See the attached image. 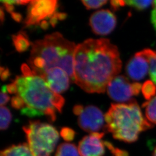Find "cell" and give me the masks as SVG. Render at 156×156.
Returning a JSON list of instances; mask_svg holds the SVG:
<instances>
[{
    "instance_id": "1",
    "label": "cell",
    "mask_w": 156,
    "mask_h": 156,
    "mask_svg": "<svg viewBox=\"0 0 156 156\" xmlns=\"http://www.w3.org/2000/svg\"><path fill=\"white\" fill-rule=\"evenodd\" d=\"M122 67L117 46L108 39H88L76 45L73 57L75 83L87 93H105Z\"/></svg>"
},
{
    "instance_id": "2",
    "label": "cell",
    "mask_w": 156,
    "mask_h": 156,
    "mask_svg": "<svg viewBox=\"0 0 156 156\" xmlns=\"http://www.w3.org/2000/svg\"><path fill=\"white\" fill-rule=\"evenodd\" d=\"M28 63L31 71L42 78L53 69L60 68L75 83L73 57L76 45L58 32L46 35L31 44Z\"/></svg>"
},
{
    "instance_id": "3",
    "label": "cell",
    "mask_w": 156,
    "mask_h": 156,
    "mask_svg": "<svg viewBox=\"0 0 156 156\" xmlns=\"http://www.w3.org/2000/svg\"><path fill=\"white\" fill-rule=\"evenodd\" d=\"M23 75L13 81L16 86L17 95L26 106L34 108L46 115L51 122L56 120V111L62 113L65 100L53 91L43 78L35 74L27 64L21 67Z\"/></svg>"
},
{
    "instance_id": "4",
    "label": "cell",
    "mask_w": 156,
    "mask_h": 156,
    "mask_svg": "<svg viewBox=\"0 0 156 156\" xmlns=\"http://www.w3.org/2000/svg\"><path fill=\"white\" fill-rule=\"evenodd\" d=\"M105 130L115 139L126 143L135 142L140 133L152 127L134 99L127 104H112L105 115Z\"/></svg>"
},
{
    "instance_id": "5",
    "label": "cell",
    "mask_w": 156,
    "mask_h": 156,
    "mask_svg": "<svg viewBox=\"0 0 156 156\" xmlns=\"http://www.w3.org/2000/svg\"><path fill=\"white\" fill-rule=\"evenodd\" d=\"M23 129L34 156H50L59 140V134L55 127L39 120H30Z\"/></svg>"
},
{
    "instance_id": "6",
    "label": "cell",
    "mask_w": 156,
    "mask_h": 156,
    "mask_svg": "<svg viewBox=\"0 0 156 156\" xmlns=\"http://www.w3.org/2000/svg\"><path fill=\"white\" fill-rule=\"evenodd\" d=\"M142 86L137 82L131 83L128 78L123 75H117L108 84L106 91L113 100L128 103L134 100L133 96L140 93Z\"/></svg>"
},
{
    "instance_id": "7",
    "label": "cell",
    "mask_w": 156,
    "mask_h": 156,
    "mask_svg": "<svg viewBox=\"0 0 156 156\" xmlns=\"http://www.w3.org/2000/svg\"><path fill=\"white\" fill-rule=\"evenodd\" d=\"M56 0H33L28 4L27 14L24 20L26 26L37 25L56 13Z\"/></svg>"
},
{
    "instance_id": "8",
    "label": "cell",
    "mask_w": 156,
    "mask_h": 156,
    "mask_svg": "<svg viewBox=\"0 0 156 156\" xmlns=\"http://www.w3.org/2000/svg\"><path fill=\"white\" fill-rule=\"evenodd\" d=\"M78 124L83 130L87 133H100L105 129V116L100 109L93 105L84 107L83 110L78 116Z\"/></svg>"
},
{
    "instance_id": "9",
    "label": "cell",
    "mask_w": 156,
    "mask_h": 156,
    "mask_svg": "<svg viewBox=\"0 0 156 156\" xmlns=\"http://www.w3.org/2000/svg\"><path fill=\"white\" fill-rule=\"evenodd\" d=\"M90 25L95 34L106 35L115 28L116 17L113 13L107 9L95 12L90 18Z\"/></svg>"
},
{
    "instance_id": "10",
    "label": "cell",
    "mask_w": 156,
    "mask_h": 156,
    "mask_svg": "<svg viewBox=\"0 0 156 156\" xmlns=\"http://www.w3.org/2000/svg\"><path fill=\"white\" fill-rule=\"evenodd\" d=\"M104 133H94L83 137L79 143L78 151L80 156H103L105 144L102 138Z\"/></svg>"
},
{
    "instance_id": "11",
    "label": "cell",
    "mask_w": 156,
    "mask_h": 156,
    "mask_svg": "<svg viewBox=\"0 0 156 156\" xmlns=\"http://www.w3.org/2000/svg\"><path fill=\"white\" fill-rule=\"evenodd\" d=\"M150 69L149 62L142 51L137 52L128 62L126 73L133 80L138 81L145 78Z\"/></svg>"
},
{
    "instance_id": "12",
    "label": "cell",
    "mask_w": 156,
    "mask_h": 156,
    "mask_svg": "<svg viewBox=\"0 0 156 156\" xmlns=\"http://www.w3.org/2000/svg\"><path fill=\"white\" fill-rule=\"evenodd\" d=\"M42 78L50 89L57 94L66 91L71 81L67 73L60 68L51 69Z\"/></svg>"
},
{
    "instance_id": "13",
    "label": "cell",
    "mask_w": 156,
    "mask_h": 156,
    "mask_svg": "<svg viewBox=\"0 0 156 156\" xmlns=\"http://www.w3.org/2000/svg\"><path fill=\"white\" fill-rule=\"evenodd\" d=\"M0 156H35L26 143L13 145L1 151Z\"/></svg>"
},
{
    "instance_id": "14",
    "label": "cell",
    "mask_w": 156,
    "mask_h": 156,
    "mask_svg": "<svg viewBox=\"0 0 156 156\" xmlns=\"http://www.w3.org/2000/svg\"><path fill=\"white\" fill-rule=\"evenodd\" d=\"M12 41L15 49L20 53L26 51L31 45L27 35L24 33L12 35Z\"/></svg>"
},
{
    "instance_id": "15",
    "label": "cell",
    "mask_w": 156,
    "mask_h": 156,
    "mask_svg": "<svg viewBox=\"0 0 156 156\" xmlns=\"http://www.w3.org/2000/svg\"><path fill=\"white\" fill-rule=\"evenodd\" d=\"M55 156H80L76 146L70 143H62L57 149Z\"/></svg>"
},
{
    "instance_id": "16",
    "label": "cell",
    "mask_w": 156,
    "mask_h": 156,
    "mask_svg": "<svg viewBox=\"0 0 156 156\" xmlns=\"http://www.w3.org/2000/svg\"><path fill=\"white\" fill-rule=\"evenodd\" d=\"M145 108V115L147 120L151 123L156 124V96L143 105Z\"/></svg>"
},
{
    "instance_id": "17",
    "label": "cell",
    "mask_w": 156,
    "mask_h": 156,
    "mask_svg": "<svg viewBox=\"0 0 156 156\" xmlns=\"http://www.w3.org/2000/svg\"><path fill=\"white\" fill-rule=\"evenodd\" d=\"M149 62V73L152 81L156 84V53L150 49L142 50Z\"/></svg>"
},
{
    "instance_id": "18",
    "label": "cell",
    "mask_w": 156,
    "mask_h": 156,
    "mask_svg": "<svg viewBox=\"0 0 156 156\" xmlns=\"http://www.w3.org/2000/svg\"><path fill=\"white\" fill-rule=\"evenodd\" d=\"M0 117V129L1 130H6L9 127L12 120L11 113L6 106H1Z\"/></svg>"
},
{
    "instance_id": "19",
    "label": "cell",
    "mask_w": 156,
    "mask_h": 156,
    "mask_svg": "<svg viewBox=\"0 0 156 156\" xmlns=\"http://www.w3.org/2000/svg\"><path fill=\"white\" fill-rule=\"evenodd\" d=\"M141 91L145 99L147 100H151L156 94V85L153 81L147 80L143 84Z\"/></svg>"
},
{
    "instance_id": "20",
    "label": "cell",
    "mask_w": 156,
    "mask_h": 156,
    "mask_svg": "<svg viewBox=\"0 0 156 156\" xmlns=\"http://www.w3.org/2000/svg\"><path fill=\"white\" fill-rule=\"evenodd\" d=\"M125 4L130 6L138 11L145 10L154 4L153 1H140V0H128L124 1Z\"/></svg>"
},
{
    "instance_id": "21",
    "label": "cell",
    "mask_w": 156,
    "mask_h": 156,
    "mask_svg": "<svg viewBox=\"0 0 156 156\" xmlns=\"http://www.w3.org/2000/svg\"><path fill=\"white\" fill-rule=\"evenodd\" d=\"M75 131L69 127H63L60 131V135L62 138L67 142L72 141L75 136Z\"/></svg>"
},
{
    "instance_id": "22",
    "label": "cell",
    "mask_w": 156,
    "mask_h": 156,
    "mask_svg": "<svg viewBox=\"0 0 156 156\" xmlns=\"http://www.w3.org/2000/svg\"><path fill=\"white\" fill-rule=\"evenodd\" d=\"M105 0H96V1H82L84 5L87 9H97L107 3Z\"/></svg>"
},
{
    "instance_id": "23",
    "label": "cell",
    "mask_w": 156,
    "mask_h": 156,
    "mask_svg": "<svg viewBox=\"0 0 156 156\" xmlns=\"http://www.w3.org/2000/svg\"><path fill=\"white\" fill-rule=\"evenodd\" d=\"M104 144L108 147V149L111 151L113 156H128L127 152L117 147H115L111 142H109L108 141H104Z\"/></svg>"
},
{
    "instance_id": "24",
    "label": "cell",
    "mask_w": 156,
    "mask_h": 156,
    "mask_svg": "<svg viewBox=\"0 0 156 156\" xmlns=\"http://www.w3.org/2000/svg\"><path fill=\"white\" fill-rule=\"evenodd\" d=\"M21 114L23 115H25L28 117H36V116H41L44 115L42 112L39 111L28 106H25L24 108L21 110Z\"/></svg>"
},
{
    "instance_id": "25",
    "label": "cell",
    "mask_w": 156,
    "mask_h": 156,
    "mask_svg": "<svg viewBox=\"0 0 156 156\" xmlns=\"http://www.w3.org/2000/svg\"><path fill=\"white\" fill-rule=\"evenodd\" d=\"M11 105L13 108L19 109L24 108L26 105L24 101L21 97L18 95H16L12 97L11 99Z\"/></svg>"
},
{
    "instance_id": "26",
    "label": "cell",
    "mask_w": 156,
    "mask_h": 156,
    "mask_svg": "<svg viewBox=\"0 0 156 156\" xmlns=\"http://www.w3.org/2000/svg\"><path fill=\"white\" fill-rule=\"evenodd\" d=\"M125 1H118V0H115V1H111V5L112 8L114 11H116L119 9L121 6L125 5Z\"/></svg>"
},
{
    "instance_id": "27",
    "label": "cell",
    "mask_w": 156,
    "mask_h": 156,
    "mask_svg": "<svg viewBox=\"0 0 156 156\" xmlns=\"http://www.w3.org/2000/svg\"><path fill=\"white\" fill-rule=\"evenodd\" d=\"M151 22L156 31V1H154L153 9L151 14Z\"/></svg>"
},
{
    "instance_id": "28",
    "label": "cell",
    "mask_w": 156,
    "mask_h": 156,
    "mask_svg": "<svg viewBox=\"0 0 156 156\" xmlns=\"http://www.w3.org/2000/svg\"><path fill=\"white\" fill-rule=\"evenodd\" d=\"M10 76V72L8 68L1 67V80H6Z\"/></svg>"
},
{
    "instance_id": "29",
    "label": "cell",
    "mask_w": 156,
    "mask_h": 156,
    "mask_svg": "<svg viewBox=\"0 0 156 156\" xmlns=\"http://www.w3.org/2000/svg\"><path fill=\"white\" fill-rule=\"evenodd\" d=\"M7 92L10 94H17L16 86L15 83L13 82L12 83L6 85Z\"/></svg>"
},
{
    "instance_id": "30",
    "label": "cell",
    "mask_w": 156,
    "mask_h": 156,
    "mask_svg": "<svg viewBox=\"0 0 156 156\" xmlns=\"http://www.w3.org/2000/svg\"><path fill=\"white\" fill-rule=\"evenodd\" d=\"M9 99H10V97L8 95L1 92V101H0L1 106H4V105L6 104L9 101Z\"/></svg>"
},
{
    "instance_id": "31",
    "label": "cell",
    "mask_w": 156,
    "mask_h": 156,
    "mask_svg": "<svg viewBox=\"0 0 156 156\" xmlns=\"http://www.w3.org/2000/svg\"><path fill=\"white\" fill-rule=\"evenodd\" d=\"M1 2L2 3H3L4 7L7 11L9 12L10 13L13 12V10H14V5H13L8 3L6 1H1Z\"/></svg>"
},
{
    "instance_id": "32",
    "label": "cell",
    "mask_w": 156,
    "mask_h": 156,
    "mask_svg": "<svg viewBox=\"0 0 156 156\" xmlns=\"http://www.w3.org/2000/svg\"><path fill=\"white\" fill-rule=\"evenodd\" d=\"M84 107L83 106L81 105H76L75 106H74L73 108V113L75 115L79 116L82 111L83 110Z\"/></svg>"
},
{
    "instance_id": "33",
    "label": "cell",
    "mask_w": 156,
    "mask_h": 156,
    "mask_svg": "<svg viewBox=\"0 0 156 156\" xmlns=\"http://www.w3.org/2000/svg\"><path fill=\"white\" fill-rule=\"evenodd\" d=\"M11 14L12 17L15 21H16L17 22H20L22 20V15H21L20 13L13 12H12Z\"/></svg>"
},
{
    "instance_id": "34",
    "label": "cell",
    "mask_w": 156,
    "mask_h": 156,
    "mask_svg": "<svg viewBox=\"0 0 156 156\" xmlns=\"http://www.w3.org/2000/svg\"><path fill=\"white\" fill-rule=\"evenodd\" d=\"M50 24L53 26V27H55L56 26L57 21L58 20V19L57 16V15H56V13H55L53 15H52L50 17Z\"/></svg>"
},
{
    "instance_id": "35",
    "label": "cell",
    "mask_w": 156,
    "mask_h": 156,
    "mask_svg": "<svg viewBox=\"0 0 156 156\" xmlns=\"http://www.w3.org/2000/svg\"><path fill=\"white\" fill-rule=\"evenodd\" d=\"M40 25H41L42 28H43V29H45V30L47 29V28H48V27H49V24L46 20L42 21L41 23L40 24Z\"/></svg>"
},
{
    "instance_id": "36",
    "label": "cell",
    "mask_w": 156,
    "mask_h": 156,
    "mask_svg": "<svg viewBox=\"0 0 156 156\" xmlns=\"http://www.w3.org/2000/svg\"><path fill=\"white\" fill-rule=\"evenodd\" d=\"M0 19H1V23H2L4 19V13L3 12L2 8H1V13H0Z\"/></svg>"
},
{
    "instance_id": "37",
    "label": "cell",
    "mask_w": 156,
    "mask_h": 156,
    "mask_svg": "<svg viewBox=\"0 0 156 156\" xmlns=\"http://www.w3.org/2000/svg\"><path fill=\"white\" fill-rule=\"evenodd\" d=\"M1 92L3 93H6L7 92V89H6V86H3L1 89Z\"/></svg>"
},
{
    "instance_id": "38",
    "label": "cell",
    "mask_w": 156,
    "mask_h": 156,
    "mask_svg": "<svg viewBox=\"0 0 156 156\" xmlns=\"http://www.w3.org/2000/svg\"><path fill=\"white\" fill-rule=\"evenodd\" d=\"M153 156H156V147L154 149V150L153 151Z\"/></svg>"
}]
</instances>
